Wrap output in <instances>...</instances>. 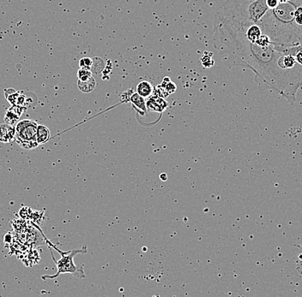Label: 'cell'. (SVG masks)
Returning a JSON list of instances; mask_svg holds the SVG:
<instances>
[{"label": "cell", "mask_w": 302, "mask_h": 297, "mask_svg": "<svg viewBox=\"0 0 302 297\" xmlns=\"http://www.w3.org/2000/svg\"><path fill=\"white\" fill-rule=\"evenodd\" d=\"M213 46L234 65L250 69L261 89H271L294 105L302 87V65L283 45L260 46L250 42L241 29L218 12L213 29Z\"/></svg>", "instance_id": "1"}, {"label": "cell", "mask_w": 302, "mask_h": 297, "mask_svg": "<svg viewBox=\"0 0 302 297\" xmlns=\"http://www.w3.org/2000/svg\"><path fill=\"white\" fill-rule=\"evenodd\" d=\"M276 45L302 44V0H289L270 10L258 23Z\"/></svg>", "instance_id": "2"}, {"label": "cell", "mask_w": 302, "mask_h": 297, "mask_svg": "<svg viewBox=\"0 0 302 297\" xmlns=\"http://www.w3.org/2000/svg\"><path fill=\"white\" fill-rule=\"evenodd\" d=\"M268 11L266 0H226L219 13L234 26L245 27L257 24Z\"/></svg>", "instance_id": "3"}, {"label": "cell", "mask_w": 302, "mask_h": 297, "mask_svg": "<svg viewBox=\"0 0 302 297\" xmlns=\"http://www.w3.org/2000/svg\"><path fill=\"white\" fill-rule=\"evenodd\" d=\"M54 247V246H53ZM55 248V247H54ZM56 250L61 255V258L59 260H56L52 253H51L52 255V259L56 263V266H57V272L54 275H45L43 276L42 278L43 280H48V279H55L56 278H58L59 275L65 274V273H70V274L74 275L75 277H78L79 278H85V274L84 269L82 266H78L75 265L74 263V258H75L76 255H79V254H86L87 253V247L85 246L84 248H82L81 249H73V250H70V251H61L59 249H56Z\"/></svg>", "instance_id": "4"}, {"label": "cell", "mask_w": 302, "mask_h": 297, "mask_svg": "<svg viewBox=\"0 0 302 297\" xmlns=\"http://www.w3.org/2000/svg\"><path fill=\"white\" fill-rule=\"evenodd\" d=\"M38 125V123L32 120H21L16 123L15 125L16 142L21 148L32 150L39 146L36 138Z\"/></svg>", "instance_id": "5"}, {"label": "cell", "mask_w": 302, "mask_h": 297, "mask_svg": "<svg viewBox=\"0 0 302 297\" xmlns=\"http://www.w3.org/2000/svg\"><path fill=\"white\" fill-rule=\"evenodd\" d=\"M5 98L12 106H21L28 108V106L33 105L35 107V100H37L36 95H33L30 98L28 94L24 93L23 91H16L13 88H9L5 90Z\"/></svg>", "instance_id": "6"}, {"label": "cell", "mask_w": 302, "mask_h": 297, "mask_svg": "<svg viewBox=\"0 0 302 297\" xmlns=\"http://www.w3.org/2000/svg\"><path fill=\"white\" fill-rule=\"evenodd\" d=\"M27 107H21V106H12L9 110L7 111L4 115V122L9 123L10 125L15 126L18 123L24 111H26Z\"/></svg>", "instance_id": "7"}, {"label": "cell", "mask_w": 302, "mask_h": 297, "mask_svg": "<svg viewBox=\"0 0 302 297\" xmlns=\"http://www.w3.org/2000/svg\"><path fill=\"white\" fill-rule=\"evenodd\" d=\"M16 141V129L9 123L0 124V142L6 144Z\"/></svg>", "instance_id": "8"}, {"label": "cell", "mask_w": 302, "mask_h": 297, "mask_svg": "<svg viewBox=\"0 0 302 297\" xmlns=\"http://www.w3.org/2000/svg\"><path fill=\"white\" fill-rule=\"evenodd\" d=\"M168 102L164 100V98L158 97L154 95L150 98V100L147 101L146 107L149 110L155 111L157 112H163L167 107H168Z\"/></svg>", "instance_id": "9"}, {"label": "cell", "mask_w": 302, "mask_h": 297, "mask_svg": "<svg viewBox=\"0 0 302 297\" xmlns=\"http://www.w3.org/2000/svg\"><path fill=\"white\" fill-rule=\"evenodd\" d=\"M127 102H130L132 104L134 108L136 111H140L142 114H146L147 107L144 98L140 96L137 93L132 94L130 95V97L127 98Z\"/></svg>", "instance_id": "10"}, {"label": "cell", "mask_w": 302, "mask_h": 297, "mask_svg": "<svg viewBox=\"0 0 302 297\" xmlns=\"http://www.w3.org/2000/svg\"><path fill=\"white\" fill-rule=\"evenodd\" d=\"M154 92V87L150 81H143L136 86V93L143 98H149Z\"/></svg>", "instance_id": "11"}, {"label": "cell", "mask_w": 302, "mask_h": 297, "mask_svg": "<svg viewBox=\"0 0 302 297\" xmlns=\"http://www.w3.org/2000/svg\"><path fill=\"white\" fill-rule=\"evenodd\" d=\"M36 138L39 145L45 144L48 142L51 138V133L47 127L45 125H38L37 128V133H36Z\"/></svg>", "instance_id": "12"}, {"label": "cell", "mask_w": 302, "mask_h": 297, "mask_svg": "<svg viewBox=\"0 0 302 297\" xmlns=\"http://www.w3.org/2000/svg\"><path fill=\"white\" fill-rule=\"evenodd\" d=\"M78 88L83 92V93H90L92 91H94V88L96 87V82L94 81L93 76H91L90 78H88V80L86 81H78Z\"/></svg>", "instance_id": "13"}, {"label": "cell", "mask_w": 302, "mask_h": 297, "mask_svg": "<svg viewBox=\"0 0 302 297\" xmlns=\"http://www.w3.org/2000/svg\"><path fill=\"white\" fill-rule=\"evenodd\" d=\"M92 76V71L88 69L80 68L78 72V77L79 81H86Z\"/></svg>", "instance_id": "14"}, {"label": "cell", "mask_w": 302, "mask_h": 297, "mask_svg": "<svg viewBox=\"0 0 302 297\" xmlns=\"http://www.w3.org/2000/svg\"><path fill=\"white\" fill-rule=\"evenodd\" d=\"M93 65V60L91 58H84L80 59L79 61V65H80V68L88 69L90 70Z\"/></svg>", "instance_id": "15"}, {"label": "cell", "mask_w": 302, "mask_h": 297, "mask_svg": "<svg viewBox=\"0 0 302 297\" xmlns=\"http://www.w3.org/2000/svg\"><path fill=\"white\" fill-rule=\"evenodd\" d=\"M3 145H4V144H3V143H2V142H0V148H2Z\"/></svg>", "instance_id": "16"}, {"label": "cell", "mask_w": 302, "mask_h": 297, "mask_svg": "<svg viewBox=\"0 0 302 297\" xmlns=\"http://www.w3.org/2000/svg\"><path fill=\"white\" fill-rule=\"evenodd\" d=\"M299 258L301 259V260L302 261V253L301 254V255H300Z\"/></svg>", "instance_id": "17"}]
</instances>
